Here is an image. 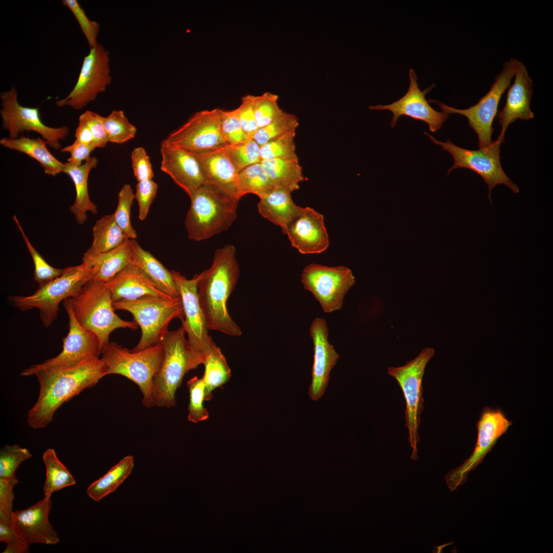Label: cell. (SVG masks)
Here are the masks:
<instances>
[{
  "instance_id": "cell-26",
  "label": "cell",
  "mask_w": 553,
  "mask_h": 553,
  "mask_svg": "<svg viewBox=\"0 0 553 553\" xmlns=\"http://www.w3.org/2000/svg\"><path fill=\"white\" fill-rule=\"evenodd\" d=\"M193 154L200 165L206 183L241 199L238 191L239 172L224 147L208 153Z\"/></svg>"
},
{
  "instance_id": "cell-17",
  "label": "cell",
  "mask_w": 553,
  "mask_h": 553,
  "mask_svg": "<svg viewBox=\"0 0 553 553\" xmlns=\"http://www.w3.org/2000/svg\"><path fill=\"white\" fill-rule=\"evenodd\" d=\"M512 424L500 409L485 407L481 410L477 423V438L472 454L462 465L451 470L445 476L450 491L456 490L466 481L469 473L482 462L498 439Z\"/></svg>"
},
{
  "instance_id": "cell-22",
  "label": "cell",
  "mask_w": 553,
  "mask_h": 553,
  "mask_svg": "<svg viewBox=\"0 0 553 553\" xmlns=\"http://www.w3.org/2000/svg\"><path fill=\"white\" fill-rule=\"evenodd\" d=\"M286 234L292 246L302 254L320 253L329 246L324 216L309 207H302Z\"/></svg>"
},
{
  "instance_id": "cell-51",
  "label": "cell",
  "mask_w": 553,
  "mask_h": 553,
  "mask_svg": "<svg viewBox=\"0 0 553 553\" xmlns=\"http://www.w3.org/2000/svg\"><path fill=\"white\" fill-rule=\"evenodd\" d=\"M134 175L138 181L153 180L154 174L149 156L142 146L135 147L131 155Z\"/></svg>"
},
{
  "instance_id": "cell-38",
  "label": "cell",
  "mask_w": 553,
  "mask_h": 553,
  "mask_svg": "<svg viewBox=\"0 0 553 553\" xmlns=\"http://www.w3.org/2000/svg\"><path fill=\"white\" fill-rule=\"evenodd\" d=\"M103 123L109 142L112 143H123L134 138L137 132L122 110L112 111L103 117Z\"/></svg>"
},
{
  "instance_id": "cell-54",
  "label": "cell",
  "mask_w": 553,
  "mask_h": 553,
  "mask_svg": "<svg viewBox=\"0 0 553 553\" xmlns=\"http://www.w3.org/2000/svg\"><path fill=\"white\" fill-rule=\"evenodd\" d=\"M96 148L94 143L84 145L74 142L72 144L60 149V151L70 154L67 162L75 166H80L83 161H86L91 157V153Z\"/></svg>"
},
{
  "instance_id": "cell-28",
  "label": "cell",
  "mask_w": 553,
  "mask_h": 553,
  "mask_svg": "<svg viewBox=\"0 0 553 553\" xmlns=\"http://www.w3.org/2000/svg\"><path fill=\"white\" fill-rule=\"evenodd\" d=\"M98 159L91 157L80 166H75L65 163V173L71 178L75 186L76 197L73 204L70 207V211L74 215L77 222L81 225L87 220V212L93 214L98 212L97 206L91 200L88 191V178L91 171L98 164Z\"/></svg>"
},
{
  "instance_id": "cell-33",
  "label": "cell",
  "mask_w": 553,
  "mask_h": 553,
  "mask_svg": "<svg viewBox=\"0 0 553 553\" xmlns=\"http://www.w3.org/2000/svg\"><path fill=\"white\" fill-rule=\"evenodd\" d=\"M261 163L276 188L292 193L299 189V184L305 180L299 159H274Z\"/></svg>"
},
{
  "instance_id": "cell-39",
  "label": "cell",
  "mask_w": 553,
  "mask_h": 553,
  "mask_svg": "<svg viewBox=\"0 0 553 553\" xmlns=\"http://www.w3.org/2000/svg\"><path fill=\"white\" fill-rule=\"evenodd\" d=\"M295 131H290L261 146L262 161L274 159H298L295 142Z\"/></svg>"
},
{
  "instance_id": "cell-44",
  "label": "cell",
  "mask_w": 553,
  "mask_h": 553,
  "mask_svg": "<svg viewBox=\"0 0 553 553\" xmlns=\"http://www.w3.org/2000/svg\"><path fill=\"white\" fill-rule=\"evenodd\" d=\"M277 95L266 92L253 95V106L259 128L263 127L282 116L284 111L280 107Z\"/></svg>"
},
{
  "instance_id": "cell-25",
  "label": "cell",
  "mask_w": 553,
  "mask_h": 553,
  "mask_svg": "<svg viewBox=\"0 0 553 553\" xmlns=\"http://www.w3.org/2000/svg\"><path fill=\"white\" fill-rule=\"evenodd\" d=\"M104 283L113 302L134 300L146 295L172 297L160 291L143 271L133 264Z\"/></svg>"
},
{
  "instance_id": "cell-30",
  "label": "cell",
  "mask_w": 553,
  "mask_h": 553,
  "mask_svg": "<svg viewBox=\"0 0 553 553\" xmlns=\"http://www.w3.org/2000/svg\"><path fill=\"white\" fill-rule=\"evenodd\" d=\"M131 244L132 264L142 270L162 292L172 297H180L171 270L143 249L135 239H131Z\"/></svg>"
},
{
  "instance_id": "cell-34",
  "label": "cell",
  "mask_w": 553,
  "mask_h": 553,
  "mask_svg": "<svg viewBox=\"0 0 553 553\" xmlns=\"http://www.w3.org/2000/svg\"><path fill=\"white\" fill-rule=\"evenodd\" d=\"M134 467V457L129 455L122 458L104 476L92 483L87 494L98 502L114 492L131 474Z\"/></svg>"
},
{
  "instance_id": "cell-10",
  "label": "cell",
  "mask_w": 553,
  "mask_h": 553,
  "mask_svg": "<svg viewBox=\"0 0 553 553\" xmlns=\"http://www.w3.org/2000/svg\"><path fill=\"white\" fill-rule=\"evenodd\" d=\"M519 62V61L515 58L505 62L502 70L496 76L490 90L477 103L467 109H455L435 100L429 99L428 102L436 103L446 114H458L466 117L469 126L477 135L479 148L487 147L493 142L492 134L494 128L492 124L498 113L500 100L510 86L512 79L517 71Z\"/></svg>"
},
{
  "instance_id": "cell-6",
  "label": "cell",
  "mask_w": 553,
  "mask_h": 553,
  "mask_svg": "<svg viewBox=\"0 0 553 553\" xmlns=\"http://www.w3.org/2000/svg\"><path fill=\"white\" fill-rule=\"evenodd\" d=\"M115 310L132 314L141 329V337L132 350L138 351L161 343L174 318L183 321V308L180 297H161L146 295L134 300L113 302Z\"/></svg>"
},
{
  "instance_id": "cell-16",
  "label": "cell",
  "mask_w": 553,
  "mask_h": 553,
  "mask_svg": "<svg viewBox=\"0 0 553 553\" xmlns=\"http://www.w3.org/2000/svg\"><path fill=\"white\" fill-rule=\"evenodd\" d=\"M219 108L194 113L164 140L193 154H202L227 145L220 128Z\"/></svg>"
},
{
  "instance_id": "cell-50",
  "label": "cell",
  "mask_w": 553,
  "mask_h": 553,
  "mask_svg": "<svg viewBox=\"0 0 553 553\" xmlns=\"http://www.w3.org/2000/svg\"><path fill=\"white\" fill-rule=\"evenodd\" d=\"M158 185L153 180L139 182L136 186L135 199L138 205V218L141 221L147 217L155 198Z\"/></svg>"
},
{
  "instance_id": "cell-27",
  "label": "cell",
  "mask_w": 553,
  "mask_h": 553,
  "mask_svg": "<svg viewBox=\"0 0 553 553\" xmlns=\"http://www.w3.org/2000/svg\"><path fill=\"white\" fill-rule=\"evenodd\" d=\"M291 194L287 190L276 188L260 198L257 204L259 214L279 226L284 234L302 208L294 203Z\"/></svg>"
},
{
  "instance_id": "cell-48",
  "label": "cell",
  "mask_w": 553,
  "mask_h": 553,
  "mask_svg": "<svg viewBox=\"0 0 553 553\" xmlns=\"http://www.w3.org/2000/svg\"><path fill=\"white\" fill-rule=\"evenodd\" d=\"M62 4L73 14L87 40L90 48L95 46L98 44L97 37L100 30L99 24L87 17L84 10L77 0H63Z\"/></svg>"
},
{
  "instance_id": "cell-1",
  "label": "cell",
  "mask_w": 553,
  "mask_h": 553,
  "mask_svg": "<svg viewBox=\"0 0 553 553\" xmlns=\"http://www.w3.org/2000/svg\"><path fill=\"white\" fill-rule=\"evenodd\" d=\"M107 375V367L101 358L72 367L38 371L35 375L39 384V393L28 412L29 425L35 429L46 427L63 403L84 389L94 386Z\"/></svg>"
},
{
  "instance_id": "cell-8",
  "label": "cell",
  "mask_w": 553,
  "mask_h": 553,
  "mask_svg": "<svg viewBox=\"0 0 553 553\" xmlns=\"http://www.w3.org/2000/svg\"><path fill=\"white\" fill-rule=\"evenodd\" d=\"M92 278V268L82 262L64 268L60 276L38 287L33 294L10 296L9 300L22 311L38 309L44 326L48 327L57 318L60 303L77 295Z\"/></svg>"
},
{
  "instance_id": "cell-29",
  "label": "cell",
  "mask_w": 553,
  "mask_h": 553,
  "mask_svg": "<svg viewBox=\"0 0 553 553\" xmlns=\"http://www.w3.org/2000/svg\"><path fill=\"white\" fill-rule=\"evenodd\" d=\"M92 270V281L105 283L132 264L131 239L105 252L82 259Z\"/></svg>"
},
{
  "instance_id": "cell-9",
  "label": "cell",
  "mask_w": 553,
  "mask_h": 553,
  "mask_svg": "<svg viewBox=\"0 0 553 553\" xmlns=\"http://www.w3.org/2000/svg\"><path fill=\"white\" fill-rule=\"evenodd\" d=\"M434 354L433 348H426L405 365L388 368V374L397 381L405 399V425L408 429V441L412 448L411 458L414 460L418 459V428L424 403L422 379L426 366Z\"/></svg>"
},
{
  "instance_id": "cell-53",
  "label": "cell",
  "mask_w": 553,
  "mask_h": 553,
  "mask_svg": "<svg viewBox=\"0 0 553 553\" xmlns=\"http://www.w3.org/2000/svg\"><path fill=\"white\" fill-rule=\"evenodd\" d=\"M79 118L83 120L89 127L96 147H104L109 140L104 126L103 117L94 112L86 111Z\"/></svg>"
},
{
  "instance_id": "cell-52",
  "label": "cell",
  "mask_w": 553,
  "mask_h": 553,
  "mask_svg": "<svg viewBox=\"0 0 553 553\" xmlns=\"http://www.w3.org/2000/svg\"><path fill=\"white\" fill-rule=\"evenodd\" d=\"M236 110L243 131L249 138H252L259 129L254 113L253 95L242 97L241 103Z\"/></svg>"
},
{
  "instance_id": "cell-31",
  "label": "cell",
  "mask_w": 553,
  "mask_h": 553,
  "mask_svg": "<svg viewBox=\"0 0 553 553\" xmlns=\"http://www.w3.org/2000/svg\"><path fill=\"white\" fill-rule=\"evenodd\" d=\"M0 144L6 148L24 153L36 160L46 175L55 176L59 173H65V163L57 160L49 152L47 142L42 138L24 136L15 139L4 137L1 139Z\"/></svg>"
},
{
  "instance_id": "cell-24",
  "label": "cell",
  "mask_w": 553,
  "mask_h": 553,
  "mask_svg": "<svg viewBox=\"0 0 553 553\" xmlns=\"http://www.w3.org/2000/svg\"><path fill=\"white\" fill-rule=\"evenodd\" d=\"M514 83L509 88L505 105L497 114L501 126L497 139L504 141L505 132L508 125L517 119L526 120L534 117L530 105L533 96V81L527 68L519 61L515 75Z\"/></svg>"
},
{
  "instance_id": "cell-23",
  "label": "cell",
  "mask_w": 553,
  "mask_h": 553,
  "mask_svg": "<svg viewBox=\"0 0 553 553\" xmlns=\"http://www.w3.org/2000/svg\"><path fill=\"white\" fill-rule=\"evenodd\" d=\"M51 497H45L35 505L13 512L12 526L17 535L30 545L34 543L55 544L59 539L48 516L52 507Z\"/></svg>"
},
{
  "instance_id": "cell-37",
  "label": "cell",
  "mask_w": 553,
  "mask_h": 553,
  "mask_svg": "<svg viewBox=\"0 0 553 553\" xmlns=\"http://www.w3.org/2000/svg\"><path fill=\"white\" fill-rule=\"evenodd\" d=\"M276 188L261 162L250 165L239 172L238 191L241 198L253 194L259 198Z\"/></svg>"
},
{
  "instance_id": "cell-2",
  "label": "cell",
  "mask_w": 553,
  "mask_h": 553,
  "mask_svg": "<svg viewBox=\"0 0 553 553\" xmlns=\"http://www.w3.org/2000/svg\"><path fill=\"white\" fill-rule=\"evenodd\" d=\"M240 275L236 248L227 244L216 250L209 268L200 274L198 297L208 329L231 336L242 335L241 328L227 309V301Z\"/></svg>"
},
{
  "instance_id": "cell-35",
  "label": "cell",
  "mask_w": 553,
  "mask_h": 553,
  "mask_svg": "<svg viewBox=\"0 0 553 553\" xmlns=\"http://www.w3.org/2000/svg\"><path fill=\"white\" fill-rule=\"evenodd\" d=\"M202 376L205 385V400L211 399L212 392L227 382L231 377V370L220 348L216 344L205 356Z\"/></svg>"
},
{
  "instance_id": "cell-42",
  "label": "cell",
  "mask_w": 553,
  "mask_h": 553,
  "mask_svg": "<svg viewBox=\"0 0 553 553\" xmlns=\"http://www.w3.org/2000/svg\"><path fill=\"white\" fill-rule=\"evenodd\" d=\"M13 219L23 236L26 246L32 257L34 267V279L39 287L60 276L64 269L56 268L49 265L33 247L25 233L16 216H14Z\"/></svg>"
},
{
  "instance_id": "cell-5",
  "label": "cell",
  "mask_w": 553,
  "mask_h": 553,
  "mask_svg": "<svg viewBox=\"0 0 553 553\" xmlns=\"http://www.w3.org/2000/svg\"><path fill=\"white\" fill-rule=\"evenodd\" d=\"M68 299L76 321L97 336L101 351L115 329L136 330L138 327L135 321L123 320L115 313L111 294L103 282L91 281L79 293Z\"/></svg>"
},
{
  "instance_id": "cell-43",
  "label": "cell",
  "mask_w": 553,
  "mask_h": 553,
  "mask_svg": "<svg viewBox=\"0 0 553 553\" xmlns=\"http://www.w3.org/2000/svg\"><path fill=\"white\" fill-rule=\"evenodd\" d=\"M135 199V194L131 186L125 184L118 195V204L113 214L115 221L128 239L134 240L137 232L131 222V210Z\"/></svg>"
},
{
  "instance_id": "cell-3",
  "label": "cell",
  "mask_w": 553,
  "mask_h": 553,
  "mask_svg": "<svg viewBox=\"0 0 553 553\" xmlns=\"http://www.w3.org/2000/svg\"><path fill=\"white\" fill-rule=\"evenodd\" d=\"M185 220L188 238L201 241L227 230L237 218L238 198L205 183L189 197Z\"/></svg>"
},
{
  "instance_id": "cell-49",
  "label": "cell",
  "mask_w": 553,
  "mask_h": 553,
  "mask_svg": "<svg viewBox=\"0 0 553 553\" xmlns=\"http://www.w3.org/2000/svg\"><path fill=\"white\" fill-rule=\"evenodd\" d=\"M18 482L15 475L8 478H0V522L12 525L13 488Z\"/></svg>"
},
{
  "instance_id": "cell-15",
  "label": "cell",
  "mask_w": 553,
  "mask_h": 553,
  "mask_svg": "<svg viewBox=\"0 0 553 553\" xmlns=\"http://www.w3.org/2000/svg\"><path fill=\"white\" fill-rule=\"evenodd\" d=\"M304 288L320 303L325 313L339 310L345 295L355 284V277L344 266L329 267L317 264L306 266L301 274Z\"/></svg>"
},
{
  "instance_id": "cell-32",
  "label": "cell",
  "mask_w": 553,
  "mask_h": 553,
  "mask_svg": "<svg viewBox=\"0 0 553 553\" xmlns=\"http://www.w3.org/2000/svg\"><path fill=\"white\" fill-rule=\"evenodd\" d=\"M92 244L82 259L109 251L127 239L116 223L113 214L105 215L96 222L92 229Z\"/></svg>"
},
{
  "instance_id": "cell-21",
  "label": "cell",
  "mask_w": 553,
  "mask_h": 553,
  "mask_svg": "<svg viewBox=\"0 0 553 553\" xmlns=\"http://www.w3.org/2000/svg\"><path fill=\"white\" fill-rule=\"evenodd\" d=\"M160 169L189 196L206 183L200 165L195 156L179 147L161 142Z\"/></svg>"
},
{
  "instance_id": "cell-20",
  "label": "cell",
  "mask_w": 553,
  "mask_h": 553,
  "mask_svg": "<svg viewBox=\"0 0 553 553\" xmlns=\"http://www.w3.org/2000/svg\"><path fill=\"white\" fill-rule=\"evenodd\" d=\"M310 334L313 344L314 356L308 394L312 400L317 401L324 394L330 371L339 356L328 342V328L324 318L316 317L312 321Z\"/></svg>"
},
{
  "instance_id": "cell-11",
  "label": "cell",
  "mask_w": 553,
  "mask_h": 553,
  "mask_svg": "<svg viewBox=\"0 0 553 553\" xmlns=\"http://www.w3.org/2000/svg\"><path fill=\"white\" fill-rule=\"evenodd\" d=\"M436 145L449 152L454 159L453 166L448 170V175L454 169L466 168L480 175L488 189V198L492 204L491 192L497 185L504 184L514 193L519 192V188L504 172L500 159V146L502 143L497 139L488 146L477 150L463 148L455 145L450 139L443 142L424 132Z\"/></svg>"
},
{
  "instance_id": "cell-41",
  "label": "cell",
  "mask_w": 553,
  "mask_h": 553,
  "mask_svg": "<svg viewBox=\"0 0 553 553\" xmlns=\"http://www.w3.org/2000/svg\"><path fill=\"white\" fill-rule=\"evenodd\" d=\"M299 125L298 118L294 114L284 113L269 124L260 127L252 137L260 146L296 129Z\"/></svg>"
},
{
  "instance_id": "cell-18",
  "label": "cell",
  "mask_w": 553,
  "mask_h": 553,
  "mask_svg": "<svg viewBox=\"0 0 553 553\" xmlns=\"http://www.w3.org/2000/svg\"><path fill=\"white\" fill-rule=\"evenodd\" d=\"M171 272L183 308L184 318L181 326L187 335L190 345L204 359L216 344L208 334L209 330L199 300L197 285L200 274L187 279L177 271L172 270Z\"/></svg>"
},
{
  "instance_id": "cell-19",
  "label": "cell",
  "mask_w": 553,
  "mask_h": 553,
  "mask_svg": "<svg viewBox=\"0 0 553 553\" xmlns=\"http://www.w3.org/2000/svg\"><path fill=\"white\" fill-rule=\"evenodd\" d=\"M410 85L406 94L398 100L387 105H376L369 107L371 110H389L393 113L390 122L391 127L395 126L401 116H407L414 119L427 123L429 130L435 132L441 129L449 117V114L439 112L431 107L426 98V95L434 87L432 84L423 91L418 87L417 75L414 70H409Z\"/></svg>"
},
{
  "instance_id": "cell-55",
  "label": "cell",
  "mask_w": 553,
  "mask_h": 553,
  "mask_svg": "<svg viewBox=\"0 0 553 553\" xmlns=\"http://www.w3.org/2000/svg\"><path fill=\"white\" fill-rule=\"evenodd\" d=\"M74 142L89 145L94 143L93 136L87 124L79 118V123L75 133Z\"/></svg>"
},
{
  "instance_id": "cell-57",
  "label": "cell",
  "mask_w": 553,
  "mask_h": 553,
  "mask_svg": "<svg viewBox=\"0 0 553 553\" xmlns=\"http://www.w3.org/2000/svg\"><path fill=\"white\" fill-rule=\"evenodd\" d=\"M19 537L12 525L0 522V541L6 544Z\"/></svg>"
},
{
  "instance_id": "cell-13",
  "label": "cell",
  "mask_w": 553,
  "mask_h": 553,
  "mask_svg": "<svg viewBox=\"0 0 553 553\" xmlns=\"http://www.w3.org/2000/svg\"><path fill=\"white\" fill-rule=\"evenodd\" d=\"M63 305L68 314L69 323L68 333L62 338V350L55 357L24 369L20 373V376H33L45 369L72 367L100 358L101 350L97 336L79 324L73 314L68 299L63 300Z\"/></svg>"
},
{
  "instance_id": "cell-46",
  "label": "cell",
  "mask_w": 553,
  "mask_h": 553,
  "mask_svg": "<svg viewBox=\"0 0 553 553\" xmlns=\"http://www.w3.org/2000/svg\"><path fill=\"white\" fill-rule=\"evenodd\" d=\"M220 128L227 145L236 144L250 139L244 132L238 118L236 109H220Z\"/></svg>"
},
{
  "instance_id": "cell-45",
  "label": "cell",
  "mask_w": 553,
  "mask_h": 553,
  "mask_svg": "<svg viewBox=\"0 0 553 553\" xmlns=\"http://www.w3.org/2000/svg\"><path fill=\"white\" fill-rule=\"evenodd\" d=\"M189 394L188 420L197 423L206 420L208 413L203 406L205 400V385L203 377L195 376L187 383Z\"/></svg>"
},
{
  "instance_id": "cell-7",
  "label": "cell",
  "mask_w": 553,
  "mask_h": 553,
  "mask_svg": "<svg viewBox=\"0 0 553 553\" xmlns=\"http://www.w3.org/2000/svg\"><path fill=\"white\" fill-rule=\"evenodd\" d=\"M101 355L108 375H120L135 383L142 393V405L146 408L153 406V380L164 355L161 343L140 351H132L111 342L103 348Z\"/></svg>"
},
{
  "instance_id": "cell-56",
  "label": "cell",
  "mask_w": 553,
  "mask_h": 553,
  "mask_svg": "<svg viewBox=\"0 0 553 553\" xmlns=\"http://www.w3.org/2000/svg\"><path fill=\"white\" fill-rule=\"evenodd\" d=\"M6 548L3 553H24L28 552L30 545L22 538L17 537L6 544Z\"/></svg>"
},
{
  "instance_id": "cell-4",
  "label": "cell",
  "mask_w": 553,
  "mask_h": 553,
  "mask_svg": "<svg viewBox=\"0 0 553 553\" xmlns=\"http://www.w3.org/2000/svg\"><path fill=\"white\" fill-rule=\"evenodd\" d=\"M185 334L181 326L168 331L161 342L164 355L153 380V406L171 408L175 406L176 392L184 375L203 364V356L190 345Z\"/></svg>"
},
{
  "instance_id": "cell-36",
  "label": "cell",
  "mask_w": 553,
  "mask_h": 553,
  "mask_svg": "<svg viewBox=\"0 0 553 553\" xmlns=\"http://www.w3.org/2000/svg\"><path fill=\"white\" fill-rule=\"evenodd\" d=\"M42 460L46 469L43 487L45 497H51L54 492L76 484L74 478L59 460L54 449H47L43 454Z\"/></svg>"
},
{
  "instance_id": "cell-47",
  "label": "cell",
  "mask_w": 553,
  "mask_h": 553,
  "mask_svg": "<svg viewBox=\"0 0 553 553\" xmlns=\"http://www.w3.org/2000/svg\"><path fill=\"white\" fill-rule=\"evenodd\" d=\"M32 457L26 448L17 444H6L0 451V478H8L15 475L22 462Z\"/></svg>"
},
{
  "instance_id": "cell-12",
  "label": "cell",
  "mask_w": 553,
  "mask_h": 553,
  "mask_svg": "<svg viewBox=\"0 0 553 553\" xmlns=\"http://www.w3.org/2000/svg\"><path fill=\"white\" fill-rule=\"evenodd\" d=\"M17 96L18 92L13 86L0 95L2 126L8 131L9 138H17L25 131H33L40 134L48 146L60 150V141L69 135V129L67 126L52 127L45 124L38 108L23 106L18 102Z\"/></svg>"
},
{
  "instance_id": "cell-40",
  "label": "cell",
  "mask_w": 553,
  "mask_h": 553,
  "mask_svg": "<svg viewBox=\"0 0 553 553\" xmlns=\"http://www.w3.org/2000/svg\"><path fill=\"white\" fill-rule=\"evenodd\" d=\"M260 147L253 138L243 143L226 145L225 151L239 172L243 169L262 161Z\"/></svg>"
},
{
  "instance_id": "cell-14",
  "label": "cell",
  "mask_w": 553,
  "mask_h": 553,
  "mask_svg": "<svg viewBox=\"0 0 553 553\" xmlns=\"http://www.w3.org/2000/svg\"><path fill=\"white\" fill-rule=\"evenodd\" d=\"M110 61L109 52L100 44L90 48L83 58L76 84L66 97L56 101V105L80 110L95 100L111 83Z\"/></svg>"
}]
</instances>
